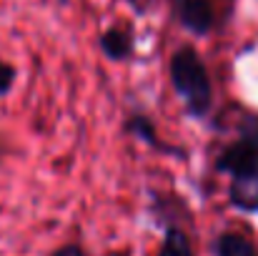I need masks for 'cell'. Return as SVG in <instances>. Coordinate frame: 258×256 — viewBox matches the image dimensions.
Segmentation results:
<instances>
[{
  "label": "cell",
  "instance_id": "cell-1",
  "mask_svg": "<svg viewBox=\"0 0 258 256\" xmlns=\"http://www.w3.org/2000/svg\"><path fill=\"white\" fill-rule=\"evenodd\" d=\"M171 81L173 88L183 95L188 111L193 116H203L211 108V81L201 56L193 48H178L171 58Z\"/></svg>",
  "mask_w": 258,
  "mask_h": 256
},
{
  "label": "cell",
  "instance_id": "cell-2",
  "mask_svg": "<svg viewBox=\"0 0 258 256\" xmlns=\"http://www.w3.org/2000/svg\"><path fill=\"white\" fill-rule=\"evenodd\" d=\"M216 171L236 176L258 173V138H243L231 143L216 161Z\"/></svg>",
  "mask_w": 258,
  "mask_h": 256
},
{
  "label": "cell",
  "instance_id": "cell-3",
  "mask_svg": "<svg viewBox=\"0 0 258 256\" xmlns=\"http://www.w3.org/2000/svg\"><path fill=\"white\" fill-rule=\"evenodd\" d=\"M173 10L175 18L183 28H188L190 33H208L213 25V8L211 0H173Z\"/></svg>",
  "mask_w": 258,
  "mask_h": 256
},
{
  "label": "cell",
  "instance_id": "cell-9",
  "mask_svg": "<svg viewBox=\"0 0 258 256\" xmlns=\"http://www.w3.org/2000/svg\"><path fill=\"white\" fill-rule=\"evenodd\" d=\"M13 83H15V68L10 63H3L0 61V95L10 93Z\"/></svg>",
  "mask_w": 258,
  "mask_h": 256
},
{
  "label": "cell",
  "instance_id": "cell-12",
  "mask_svg": "<svg viewBox=\"0 0 258 256\" xmlns=\"http://www.w3.org/2000/svg\"><path fill=\"white\" fill-rule=\"evenodd\" d=\"M60 3H68V0H60Z\"/></svg>",
  "mask_w": 258,
  "mask_h": 256
},
{
  "label": "cell",
  "instance_id": "cell-11",
  "mask_svg": "<svg viewBox=\"0 0 258 256\" xmlns=\"http://www.w3.org/2000/svg\"><path fill=\"white\" fill-rule=\"evenodd\" d=\"M105 256H131V251L123 249V251H110V254H105Z\"/></svg>",
  "mask_w": 258,
  "mask_h": 256
},
{
  "label": "cell",
  "instance_id": "cell-5",
  "mask_svg": "<svg viewBox=\"0 0 258 256\" xmlns=\"http://www.w3.org/2000/svg\"><path fill=\"white\" fill-rule=\"evenodd\" d=\"M100 48H103V53H105L110 61H123V58H128L131 50H133V38H131V33L123 30V28H110V30L103 33Z\"/></svg>",
  "mask_w": 258,
  "mask_h": 256
},
{
  "label": "cell",
  "instance_id": "cell-7",
  "mask_svg": "<svg viewBox=\"0 0 258 256\" xmlns=\"http://www.w3.org/2000/svg\"><path fill=\"white\" fill-rule=\"evenodd\" d=\"M158 256H196L188 234H185L178 224H171V226L166 229V239H163V244H161Z\"/></svg>",
  "mask_w": 258,
  "mask_h": 256
},
{
  "label": "cell",
  "instance_id": "cell-10",
  "mask_svg": "<svg viewBox=\"0 0 258 256\" xmlns=\"http://www.w3.org/2000/svg\"><path fill=\"white\" fill-rule=\"evenodd\" d=\"M50 256H88L78 244H66V246H60V249H55Z\"/></svg>",
  "mask_w": 258,
  "mask_h": 256
},
{
  "label": "cell",
  "instance_id": "cell-8",
  "mask_svg": "<svg viewBox=\"0 0 258 256\" xmlns=\"http://www.w3.org/2000/svg\"><path fill=\"white\" fill-rule=\"evenodd\" d=\"M128 128L138 136V138H143L146 143H151V146H156V148H161V151H166L163 146H161V141H158V133H156V128L151 126V121L148 118H143V116H131V121H128Z\"/></svg>",
  "mask_w": 258,
  "mask_h": 256
},
{
  "label": "cell",
  "instance_id": "cell-6",
  "mask_svg": "<svg viewBox=\"0 0 258 256\" xmlns=\"http://www.w3.org/2000/svg\"><path fill=\"white\" fill-rule=\"evenodd\" d=\"M213 254L216 256H256V249L253 244L241 236V234H221L216 241H213Z\"/></svg>",
  "mask_w": 258,
  "mask_h": 256
},
{
  "label": "cell",
  "instance_id": "cell-4",
  "mask_svg": "<svg viewBox=\"0 0 258 256\" xmlns=\"http://www.w3.org/2000/svg\"><path fill=\"white\" fill-rule=\"evenodd\" d=\"M228 198L236 209L248 211V214H258V173L236 176L233 183H231Z\"/></svg>",
  "mask_w": 258,
  "mask_h": 256
}]
</instances>
